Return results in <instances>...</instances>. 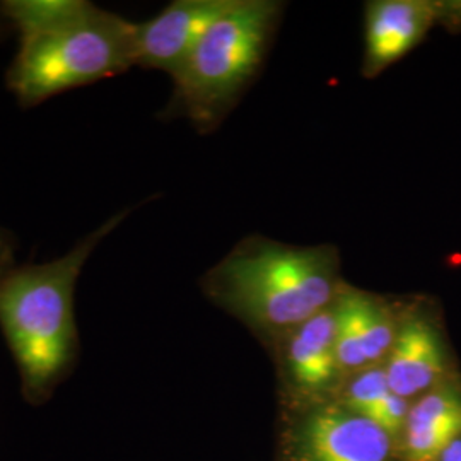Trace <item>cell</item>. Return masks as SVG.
Returning a JSON list of instances; mask_svg holds the SVG:
<instances>
[{
  "mask_svg": "<svg viewBox=\"0 0 461 461\" xmlns=\"http://www.w3.org/2000/svg\"><path fill=\"white\" fill-rule=\"evenodd\" d=\"M346 282L331 247H289L251 238L202 279L205 296L248 325L289 333L330 308Z\"/></svg>",
  "mask_w": 461,
  "mask_h": 461,
  "instance_id": "2",
  "label": "cell"
},
{
  "mask_svg": "<svg viewBox=\"0 0 461 461\" xmlns=\"http://www.w3.org/2000/svg\"><path fill=\"white\" fill-rule=\"evenodd\" d=\"M284 363L299 390L320 393L342 376L335 346L333 304L285 333Z\"/></svg>",
  "mask_w": 461,
  "mask_h": 461,
  "instance_id": "11",
  "label": "cell"
},
{
  "mask_svg": "<svg viewBox=\"0 0 461 461\" xmlns=\"http://www.w3.org/2000/svg\"><path fill=\"white\" fill-rule=\"evenodd\" d=\"M344 390V407L378 424L392 439L402 436L411 402L392 392L383 366L350 375Z\"/></svg>",
  "mask_w": 461,
  "mask_h": 461,
  "instance_id": "12",
  "label": "cell"
},
{
  "mask_svg": "<svg viewBox=\"0 0 461 461\" xmlns=\"http://www.w3.org/2000/svg\"><path fill=\"white\" fill-rule=\"evenodd\" d=\"M122 211L81 238L62 257L14 265L0 277V331L19 373L21 395L32 407L49 403L81 356L76 289L99 243L123 222Z\"/></svg>",
  "mask_w": 461,
  "mask_h": 461,
  "instance_id": "1",
  "label": "cell"
},
{
  "mask_svg": "<svg viewBox=\"0 0 461 461\" xmlns=\"http://www.w3.org/2000/svg\"><path fill=\"white\" fill-rule=\"evenodd\" d=\"M11 33H13V28H11V24L7 23V19L4 17L2 11H0V43L7 38V34Z\"/></svg>",
  "mask_w": 461,
  "mask_h": 461,
  "instance_id": "15",
  "label": "cell"
},
{
  "mask_svg": "<svg viewBox=\"0 0 461 461\" xmlns=\"http://www.w3.org/2000/svg\"><path fill=\"white\" fill-rule=\"evenodd\" d=\"M17 238L13 230L0 226V277L16 265Z\"/></svg>",
  "mask_w": 461,
  "mask_h": 461,
  "instance_id": "13",
  "label": "cell"
},
{
  "mask_svg": "<svg viewBox=\"0 0 461 461\" xmlns=\"http://www.w3.org/2000/svg\"><path fill=\"white\" fill-rule=\"evenodd\" d=\"M333 314L342 375H356L384 363L402 318L381 297L344 284L333 303Z\"/></svg>",
  "mask_w": 461,
  "mask_h": 461,
  "instance_id": "6",
  "label": "cell"
},
{
  "mask_svg": "<svg viewBox=\"0 0 461 461\" xmlns=\"http://www.w3.org/2000/svg\"><path fill=\"white\" fill-rule=\"evenodd\" d=\"M447 16V4L429 0H378L366 7L363 72L376 77L412 51Z\"/></svg>",
  "mask_w": 461,
  "mask_h": 461,
  "instance_id": "8",
  "label": "cell"
},
{
  "mask_svg": "<svg viewBox=\"0 0 461 461\" xmlns=\"http://www.w3.org/2000/svg\"><path fill=\"white\" fill-rule=\"evenodd\" d=\"M438 461H461V438L447 446Z\"/></svg>",
  "mask_w": 461,
  "mask_h": 461,
  "instance_id": "14",
  "label": "cell"
},
{
  "mask_svg": "<svg viewBox=\"0 0 461 461\" xmlns=\"http://www.w3.org/2000/svg\"><path fill=\"white\" fill-rule=\"evenodd\" d=\"M405 461H438L461 438V384L449 376L411 403L402 432Z\"/></svg>",
  "mask_w": 461,
  "mask_h": 461,
  "instance_id": "10",
  "label": "cell"
},
{
  "mask_svg": "<svg viewBox=\"0 0 461 461\" xmlns=\"http://www.w3.org/2000/svg\"><path fill=\"white\" fill-rule=\"evenodd\" d=\"M232 4L234 0H176L158 16L139 23L137 66L175 77L200 38Z\"/></svg>",
  "mask_w": 461,
  "mask_h": 461,
  "instance_id": "7",
  "label": "cell"
},
{
  "mask_svg": "<svg viewBox=\"0 0 461 461\" xmlns=\"http://www.w3.org/2000/svg\"><path fill=\"white\" fill-rule=\"evenodd\" d=\"M279 13L272 0H234L173 77L166 115L185 116L200 132L212 131L262 64Z\"/></svg>",
  "mask_w": 461,
  "mask_h": 461,
  "instance_id": "4",
  "label": "cell"
},
{
  "mask_svg": "<svg viewBox=\"0 0 461 461\" xmlns=\"http://www.w3.org/2000/svg\"><path fill=\"white\" fill-rule=\"evenodd\" d=\"M383 371L392 392L417 400L453 376L443 333L428 314H405Z\"/></svg>",
  "mask_w": 461,
  "mask_h": 461,
  "instance_id": "9",
  "label": "cell"
},
{
  "mask_svg": "<svg viewBox=\"0 0 461 461\" xmlns=\"http://www.w3.org/2000/svg\"><path fill=\"white\" fill-rule=\"evenodd\" d=\"M285 461H392L393 439L344 405H320L289 430Z\"/></svg>",
  "mask_w": 461,
  "mask_h": 461,
  "instance_id": "5",
  "label": "cell"
},
{
  "mask_svg": "<svg viewBox=\"0 0 461 461\" xmlns=\"http://www.w3.org/2000/svg\"><path fill=\"white\" fill-rule=\"evenodd\" d=\"M137 38L139 23L79 0L62 21L19 38L5 86L21 108H34L131 70L137 66Z\"/></svg>",
  "mask_w": 461,
  "mask_h": 461,
  "instance_id": "3",
  "label": "cell"
}]
</instances>
